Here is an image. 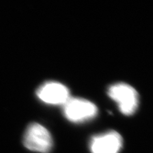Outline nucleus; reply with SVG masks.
I'll return each mask as SVG.
<instances>
[{"label": "nucleus", "mask_w": 153, "mask_h": 153, "mask_svg": "<svg viewBox=\"0 0 153 153\" xmlns=\"http://www.w3.org/2000/svg\"><path fill=\"white\" fill-rule=\"evenodd\" d=\"M122 146V137L115 131L96 135L92 137L90 143L92 153H118Z\"/></svg>", "instance_id": "nucleus-5"}, {"label": "nucleus", "mask_w": 153, "mask_h": 153, "mask_svg": "<svg viewBox=\"0 0 153 153\" xmlns=\"http://www.w3.org/2000/svg\"><path fill=\"white\" fill-rule=\"evenodd\" d=\"M98 109L94 103L81 98H70L63 105V114L73 123H81L94 118Z\"/></svg>", "instance_id": "nucleus-3"}, {"label": "nucleus", "mask_w": 153, "mask_h": 153, "mask_svg": "<svg viewBox=\"0 0 153 153\" xmlns=\"http://www.w3.org/2000/svg\"><path fill=\"white\" fill-rule=\"evenodd\" d=\"M108 94L117 103L123 114L131 116L136 111L139 103L138 94L131 85L126 83L114 84L108 88Z\"/></svg>", "instance_id": "nucleus-1"}, {"label": "nucleus", "mask_w": 153, "mask_h": 153, "mask_svg": "<svg viewBox=\"0 0 153 153\" xmlns=\"http://www.w3.org/2000/svg\"><path fill=\"white\" fill-rule=\"evenodd\" d=\"M37 97L46 104L64 105L70 98L68 88L57 82H47L36 91Z\"/></svg>", "instance_id": "nucleus-4"}, {"label": "nucleus", "mask_w": 153, "mask_h": 153, "mask_svg": "<svg viewBox=\"0 0 153 153\" xmlns=\"http://www.w3.org/2000/svg\"><path fill=\"white\" fill-rule=\"evenodd\" d=\"M24 145L31 151L48 153L53 147L52 137L44 126L32 123L28 126L24 133Z\"/></svg>", "instance_id": "nucleus-2"}]
</instances>
